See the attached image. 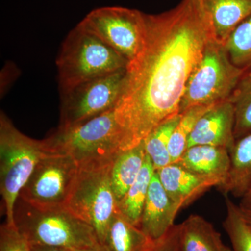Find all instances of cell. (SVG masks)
<instances>
[{
	"label": "cell",
	"instance_id": "obj_11",
	"mask_svg": "<svg viewBox=\"0 0 251 251\" xmlns=\"http://www.w3.org/2000/svg\"><path fill=\"white\" fill-rule=\"evenodd\" d=\"M234 123V106L229 99L214 104L196 123L188 138L187 148L211 145L226 148L231 153L237 142Z\"/></svg>",
	"mask_w": 251,
	"mask_h": 251
},
{
	"label": "cell",
	"instance_id": "obj_7",
	"mask_svg": "<svg viewBox=\"0 0 251 251\" xmlns=\"http://www.w3.org/2000/svg\"><path fill=\"white\" fill-rule=\"evenodd\" d=\"M112 164L79 168L65 205L93 227L102 244L110 221L118 211L110 177Z\"/></svg>",
	"mask_w": 251,
	"mask_h": 251
},
{
	"label": "cell",
	"instance_id": "obj_15",
	"mask_svg": "<svg viewBox=\"0 0 251 251\" xmlns=\"http://www.w3.org/2000/svg\"><path fill=\"white\" fill-rule=\"evenodd\" d=\"M215 39L224 44L232 31L251 16V0H202Z\"/></svg>",
	"mask_w": 251,
	"mask_h": 251
},
{
	"label": "cell",
	"instance_id": "obj_1",
	"mask_svg": "<svg viewBox=\"0 0 251 251\" xmlns=\"http://www.w3.org/2000/svg\"><path fill=\"white\" fill-rule=\"evenodd\" d=\"M141 50L128 63L115 107L122 150L139 145L151 130L179 113L188 80L214 36L202 0H181L173 9L145 14Z\"/></svg>",
	"mask_w": 251,
	"mask_h": 251
},
{
	"label": "cell",
	"instance_id": "obj_22",
	"mask_svg": "<svg viewBox=\"0 0 251 251\" xmlns=\"http://www.w3.org/2000/svg\"><path fill=\"white\" fill-rule=\"evenodd\" d=\"M229 100L233 105L236 140L251 133V69L244 73Z\"/></svg>",
	"mask_w": 251,
	"mask_h": 251
},
{
	"label": "cell",
	"instance_id": "obj_18",
	"mask_svg": "<svg viewBox=\"0 0 251 251\" xmlns=\"http://www.w3.org/2000/svg\"><path fill=\"white\" fill-rule=\"evenodd\" d=\"M146 152L143 141L119 153L112 163L110 177L117 202L121 201L134 183L145 163Z\"/></svg>",
	"mask_w": 251,
	"mask_h": 251
},
{
	"label": "cell",
	"instance_id": "obj_3",
	"mask_svg": "<svg viewBox=\"0 0 251 251\" xmlns=\"http://www.w3.org/2000/svg\"><path fill=\"white\" fill-rule=\"evenodd\" d=\"M14 220L29 244L82 249L100 243L93 227L65 206L39 209L18 198Z\"/></svg>",
	"mask_w": 251,
	"mask_h": 251
},
{
	"label": "cell",
	"instance_id": "obj_30",
	"mask_svg": "<svg viewBox=\"0 0 251 251\" xmlns=\"http://www.w3.org/2000/svg\"><path fill=\"white\" fill-rule=\"evenodd\" d=\"M76 251H109L104 244L99 243L94 247L85 248V249H77Z\"/></svg>",
	"mask_w": 251,
	"mask_h": 251
},
{
	"label": "cell",
	"instance_id": "obj_31",
	"mask_svg": "<svg viewBox=\"0 0 251 251\" xmlns=\"http://www.w3.org/2000/svg\"><path fill=\"white\" fill-rule=\"evenodd\" d=\"M240 209L241 211H242L243 217H244L248 226H249V227L251 229V209H244V208L241 207Z\"/></svg>",
	"mask_w": 251,
	"mask_h": 251
},
{
	"label": "cell",
	"instance_id": "obj_12",
	"mask_svg": "<svg viewBox=\"0 0 251 251\" xmlns=\"http://www.w3.org/2000/svg\"><path fill=\"white\" fill-rule=\"evenodd\" d=\"M162 186L180 209L186 207L211 188L223 181L192 173L174 163L156 171Z\"/></svg>",
	"mask_w": 251,
	"mask_h": 251
},
{
	"label": "cell",
	"instance_id": "obj_28",
	"mask_svg": "<svg viewBox=\"0 0 251 251\" xmlns=\"http://www.w3.org/2000/svg\"><path fill=\"white\" fill-rule=\"evenodd\" d=\"M29 244V243H28ZM29 251H76L77 249L69 248L49 247V246L29 244Z\"/></svg>",
	"mask_w": 251,
	"mask_h": 251
},
{
	"label": "cell",
	"instance_id": "obj_10",
	"mask_svg": "<svg viewBox=\"0 0 251 251\" xmlns=\"http://www.w3.org/2000/svg\"><path fill=\"white\" fill-rule=\"evenodd\" d=\"M78 171L69 155L46 151L18 198L39 209L65 206Z\"/></svg>",
	"mask_w": 251,
	"mask_h": 251
},
{
	"label": "cell",
	"instance_id": "obj_25",
	"mask_svg": "<svg viewBox=\"0 0 251 251\" xmlns=\"http://www.w3.org/2000/svg\"><path fill=\"white\" fill-rule=\"evenodd\" d=\"M224 46L236 67L246 71L251 69V16L231 32Z\"/></svg>",
	"mask_w": 251,
	"mask_h": 251
},
{
	"label": "cell",
	"instance_id": "obj_9",
	"mask_svg": "<svg viewBox=\"0 0 251 251\" xmlns=\"http://www.w3.org/2000/svg\"><path fill=\"white\" fill-rule=\"evenodd\" d=\"M106 45L133 61L143 46L145 36V13L121 6L99 8L89 13L78 23Z\"/></svg>",
	"mask_w": 251,
	"mask_h": 251
},
{
	"label": "cell",
	"instance_id": "obj_14",
	"mask_svg": "<svg viewBox=\"0 0 251 251\" xmlns=\"http://www.w3.org/2000/svg\"><path fill=\"white\" fill-rule=\"evenodd\" d=\"M176 163L196 174L217 178L224 183L230 171V153L222 147L195 145L186 149Z\"/></svg>",
	"mask_w": 251,
	"mask_h": 251
},
{
	"label": "cell",
	"instance_id": "obj_13",
	"mask_svg": "<svg viewBox=\"0 0 251 251\" xmlns=\"http://www.w3.org/2000/svg\"><path fill=\"white\" fill-rule=\"evenodd\" d=\"M180 209L162 186L156 172L153 175L142 214L139 227L151 240L164 236L174 226Z\"/></svg>",
	"mask_w": 251,
	"mask_h": 251
},
{
	"label": "cell",
	"instance_id": "obj_8",
	"mask_svg": "<svg viewBox=\"0 0 251 251\" xmlns=\"http://www.w3.org/2000/svg\"><path fill=\"white\" fill-rule=\"evenodd\" d=\"M126 69L60 92L59 128L75 126L115 108L125 88Z\"/></svg>",
	"mask_w": 251,
	"mask_h": 251
},
{
	"label": "cell",
	"instance_id": "obj_17",
	"mask_svg": "<svg viewBox=\"0 0 251 251\" xmlns=\"http://www.w3.org/2000/svg\"><path fill=\"white\" fill-rule=\"evenodd\" d=\"M230 158L228 176L218 188L224 195L241 198L251 186V133L237 140Z\"/></svg>",
	"mask_w": 251,
	"mask_h": 251
},
{
	"label": "cell",
	"instance_id": "obj_24",
	"mask_svg": "<svg viewBox=\"0 0 251 251\" xmlns=\"http://www.w3.org/2000/svg\"><path fill=\"white\" fill-rule=\"evenodd\" d=\"M214 105H198L181 113V120L173 131L168 146L172 163L179 161L187 149L188 138L196 123Z\"/></svg>",
	"mask_w": 251,
	"mask_h": 251
},
{
	"label": "cell",
	"instance_id": "obj_26",
	"mask_svg": "<svg viewBox=\"0 0 251 251\" xmlns=\"http://www.w3.org/2000/svg\"><path fill=\"white\" fill-rule=\"evenodd\" d=\"M0 251H29V244L15 225H1L0 228Z\"/></svg>",
	"mask_w": 251,
	"mask_h": 251
},
{
	"label": "cell",
	"instance_id": "obj_23",
	"mask_svg": "<svg viewBox=\"0 0 251 251\" xmlns=\"http://www.w3.org/2000/svg\"><path fill=\"white\" fill-rule=\"evenodd\" d=\"M226 216L224 221L233 251H251V229L243 217L239 205L225 195Z\"/></svg>",
	"mask_w": 251,
	"mask_h": 251
},
{
	"label": "cell",
	"instance_id": "obj_6",
	"mask_svg": "<svg viewBox=\"0 0 251 251\" xmlns=\"http://www.w3.org/2000/svg\"><path fill=\"white\" fill-rule=\"evenodd\" d=\"M246 72L231 62L224 44L213 38L190 77L179 113L192 107L227 100Z\"/></svg>",
	"mask_w": 251,
	"mask_h": 251
},
{
	"label": "cell",
	"instance_id": "obj_4",
	"mask_svg": "<svg viewBox=\"0 0 251 251\" xmlns=\"http://www.w3.org/2000/svg\"><path fill=\"white\" fill-rule=\"evenodd\" d=\"M60 92L82 82L126 69L128 62L97 36L77 24L57 56Z\"/></svg>",
	"mask_w": 251,
	"mask_h": 251
},
{
	"label": "cell",
	"instance_id": "obj_16",
	"mask_svg": "<svg viewBox=\"0 0 251 251\" xmlns=\"http://www.w3.org/2000/svg\"><path fill=\"white\" fill-rule=\"evenodd\" d=\"M181 251H233L221 234L202 216L192 214L180 224Z\"/></svg>",
	"mask_w": 251,
	"mask_h": 251
},
{
	"label": "cell",
	"instance_id": "obj_21",
	"mask_svg": "<svg viewBox=\"0 0 251 251\" xmlns=\"http://www.w3.org/2000/svg\"><path fill=\"white\" fill-rule=\"evenodd\" d=\"M181 118V114L179 113L162 122L143 140L145 152L152 162L156 171L172 163L168 146Z\"/></svg>",
	"mask_w": 251,
	"mask_h": 251
},
{
	"label": "cell",
	"instance_id": "obj_19",
	"mask_svg": "<svg viewBox=\"0 0 251 251\" xmlns=\"http://www.w3.org/2000/svg\"><path fill=\"white\" fill-rule=\"evenodd\" d=\"M152 242L118 211L110 221L103 244L109 251H143Z\"/></svg>",
	"mask_w": 251,
	"mask_h": 251
},
{
	"label": "cell",
	"instance_id": "obj_2",
	"mask_svg": "<svg viewBox=\"0 0 251 251\" xmlns=\"http://www.w3.org/2000/svg\"><path fill=\"white\" fill-rule=\"evenodd\" d=\"M46 151L69 155L79 168L113 163L122 151L123 132L115 108L67 128H57L42 140Z\"/></svg>",
	"mask_w": 251,
	"mask_h": 251
},
{
	"label": "cell",
	"instance_id": "obj_20",
	"mask_svg": "<svg viewBox=\"0 0 251 251\" xmlns=\"http://www.w3.org/2000/svg\"><path fill=\"white\" fill-rule=\"evenodd\" d=\"M155 172L152 162L146 153L145 163L138 177L118 202V211L138 227L140 226L149 188Z\"/></svg>",
	"mask_w": 251,
	"mask_h": 251
},
{
	"label": "cell",
	"instance_id": "obj_27",
	"mask_svg": "<svg viewBox=\"0 0 251 251\" xmlns=\"http://www.w3.org/2000/svg\"><path fill=\"white\" fill-rule=\"evenodd\" d=\"M180 225H174L164 236L153 241L143 251H181Z\"/></svg>",
	"mask_w": 251,
	"mask_h": 251
},
{
	"label": "cell",
	"instance_id": "obj_5",
	"mask_svg": "<svg viewBox=\"0 0 251 251\" xmlns=\"http://www.w3.org/2000/svg\"><path fill=\"white\" fill-rule=\"evenodd\" d=\"M46 153L43 140L23 134L1 112L0 193L8 224L15 225L14 208L19 193Z\"/></svg>",
	"mask_w": 251,
	"mask_h": 251
},
{
	"label": "cell",
	"instance_id": "obj_29",
	"mask_svg": "<svg viewBox=\"0 0 251 251\" xmlns=\"http://www.w3.org/2000/svg\"><path fill=\"white\" fill-rule=\"evenodd\" d=\"M239 206L244 209H251V186L241 198V202Z\"/></svg>",
	"mask_w": 251,
	"mask_h": 251
}]
</instances>
